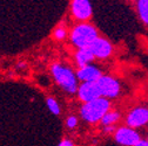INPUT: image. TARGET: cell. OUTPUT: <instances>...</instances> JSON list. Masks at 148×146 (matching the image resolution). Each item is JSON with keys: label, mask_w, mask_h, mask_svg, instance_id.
Wrapping results in <instances>:
<instances>
[{"label": "cell", "mask_w": 148, "mask_h": 146, "mask_svg": "<svg viewBox=\"0 0 148 146\" xmlns=\"http://www.w3.org/2000/svg\"><path fill=\"white\" fill-rule=\"evenodd\" d=\"M25 66H26V64H25L24 62H19V63H18V64H16V67H18V68H24Z\"/></svg>", "instance_id": "obj_20"}, {"label": "cell", "mask_w": 148, "mask_h": 146, "mask_svg": "<svg viewBox=\"0 0 148 146\" xmlns=\"http://www.w3.org/2000/svg\"><path fill=\"white\" fill-rule=\"evenodd\" d=\"M71 14L77 21L87 22L93 15V7L88 0H73L71 1Z\"/></svg>", "instance_id": "obj_7"}, {"label": "cell", "mask_w": 148, "mask_h": 146, "mask_svg": "<svg viewBox=\"0 0 148 146\" xmlns=\"http://www.w3.org/2000/svg\"><path fill=\"white\" fill-rule=\"evenodd\" d=\"M114 140L121 146H136L141 140L140 133L127 125L116 127L114 131Z\"/></svg>", "instance_id": "obj_5"}, {"label": "cell", "mask_w": 148, "mask_h": 146, "mask_svg": "<svg viewBox=\"0 0 148 146\" xmlns=\"http://www.w3.org/2000/svg\"><path fill=\"white\" fill-rule=\"evenodd\" d=\"M99 38V32L95 26L89 22H79L69 33V40L78 49L88 48Z\"/></svg>", "instance_id": "obj_3"}, {"label": "cell", "mask_w": 148, "mask_h": 146, "mask_svg": "<svg viewBox=\"0 0 148 146\" xmlns=\"http://www.w3.org/2000/svg\"><path fill=\"white\" fill-rule=\"evenodd\" d=\"M135 8L141 22L148 26V0H138L135 3Z\"/></svg>", "instance_id": "obj_12"}, {"label": "cell", "mask_w": 148, "mask_h": 146, "mask_svg": "<svg viewBox=\"0 0 148 146\" xmlns=\"http://www.w3.org/2000/svg\"><path fill=\"white\" fill-rule=\"evenodd\" d=\"M97 83L100 89L101 97L106 99H115L121 94V84L119 80L114 78L113 76L103 75Z\"/></svg>", "instance_id": "obj_4"}, {"label": "cell", "mask_w": 148, "mask_h": 146, "mask_svg": "<svg viewBox=\"0 0 148 146\" xmlns=\"http://www.w3.org/2000/svg\"><path fill=\"white\" fill-rule=\"evenodd\" d=\"M78 98L82 103H88L94 99H98L101 97L100 89L98 87V83H80L78 91H77Z\"/></svg>", "instance_id": "obj_10"}, {"label": "cell", "mask_w": 148, "mask_h": 146, "mask_svg": "<svg viewBox=\"0 0 148 146\" xmlns=\"http://www.w3.org/2000/svg\"><path fill=\"white\" fill-rule=\"evenodd\" d=\"M89 50L93 54V56L98 60H106L112 56L113 54V45L106 38H99L92 43L89 47Z\"/></svg>", "instance_id": "obj_8"}, {"label": "cell", "mask_w": 148, "mask_h": 146, "mask_svg": "<svg viewBox=\"0 0 148 146\" xmlns=\"http://www.w3.org/2000/svg\"><path fill=\"white\" fill-rule=\"evenodd\" d=\"M58 146H75V145H74L73 140H71V139H68V138H65V139H62V140L58 144Z\"/></svg>", "instance_id": "obj_17"}, {"label": "cell", "mask_w": 148, "mask_h": 146, "mask_svg": "<svg viewBox=\"0 0 148 146\" xmlns=\"http://www.w3.org/2000/svg\"><path fill=\"white\" fill-rule=\"evenodd\" d=\"M75 74L78 81L81 83H95L103 76L102 70L94 64H88L86 67L79 68Z\"/></svg>", "instance_id": "obj_9"}, {"label": "cell", "mask_w": 148, "mask_h": 146, "mask_svg": "<svg viewBox=\"0 0 148 146\" xmlns=\"http://www.w3.org/2000/svg\"><path fill=\"white\" fill-rule=\"evenodd\" d=\"M121 119V114L119 111L115 110H110L109 112H107L105 115V117L101 119L100 124L102 125V127H107V126H115V124Z\"/></svg>", "instance_id": "obj_13"}, {"label": "cell", "mask_w": 148, "mask_h": 146, "mask_svg": "<svg viewBox=\"0 0 148 146\" xmlns=\"http://www.w3.org/2000/svg\"><path fill=\"white\" fill-rule=\"evenodd\" d=\"M46 104H47V107H48V110L51 111V114H53L54 116H59L61 114L60 104L54 97H47L46 98Z\"/></svg>", "instance_id": "obj_14"}, {"label": "cell", "mask_w": 148, "mask_h": 146, "mask_svg": "<svg viewBox=\"0 0 148 146\" xmlns=\"http://www.w3.org/2000/svg\"><path fill=\"white\" fill-rule=\"evenodd\" d=\"M95 60V57L93 56V54L89 50V48H82V49H78L75 51V55H74V61H75V64L79 68L86 67L88 64H92Z\"/></svg>", "instance_id": "obj_11"}, {"label": "cell", "mask_w": 148, "mask_h": 146, "mask_svg": "<svg viewBox=\"0 0 148 146\" xmlns=\"http://www.w3.org/2000/svg\"><path fill=\"white\" fill-rule=\"evenodd\" d=\"M67 35H68V32H67V28L65 27V25H58L57 27H55L53 29V38L54 40H57V41H62L67 38Z\"/></svg>", "instance_id": "obj_15"}, {"label": "cell", "mask_w": 148, "mask_h": 146, "mask_svg": "<svg viewBox=\"0 0 148 146\" xmlns=\"http://www.w3.org/2000/svg\"><path fill=\"white\" fill-rule=\"evenodd\" d=\"M116 130L115 126H107V127H103V132L105 133H112Z\"/></svg>", "instance_id": "obj_18"}, {"label": "cell", "mask_w": 148, "mask_h": 146, "mask_svg": "<svg viewBox=\"0 0 148 146\" xmlns=\"http://www.w3.org/2000/svg\"><path fill=\"white\" fill-rule=\"evenodd\" d=\"M146 141H147V143H148V137H147V139H146Z\"/></svg>", "instance_id": "obj_21"}, {"label": "cell", "mask_w": 148, "mask_h": 146, "mask_svg": "<svg viewBox=\"0 0 148 146\" xmlns=\"http://www.w3.org/2000/svg\"><path fill=\"white\" fill-rule=\"evenodd\" d=\"M136 146H148V143L146 141V139H145V140L142 139V140H141V141H140V143H139Z\"/></svg>", "instance_id": "obj_19"}, {"label": "cell", "mask_w": 148, "mask_h": 146, "mask_svg": "<svg viewBox=\"0 0 148 146\" xmlns=\"http://www.w3.org/2000/svg\"><path fill=\"white\" fill-rule=\"evenodd\" d=\"M51 74L61 90L66 94L74 95L77 94L79 88V81L77 74L69 67L62 63H53L51 66Z\"/></svg>", "instance_id": "obj_1"}, {"label": "cell", "mask_w": 148, "mask_h": 146, "mask_svg": "<svg viewBox=\"0 0 148 146\" xmlns=\"http://www.w3.org/2000/svg\"><path fill=\"white\" fill-rule=\"evenodd\" d=\"M112 110V103L109 99L100 97L88 103H82L79 110L81 119L88 124L100 123L107 112Z\"/></svg>", "instance_id": "obj_2"}, {"label": "cell", "mask_w": 148, "mask_h": 146, "mask_svg": "<svg viewBox=\"0 0 148 146\" xmlns=\"http://www.w3.org/2000/svg\"><path fill=\"white\" fill-rule=\"evenodd\" d=\"M126 125L132 129H141L148 125V107L143 105H138L133 107L131 111L126 115L125 118Z\"/></svg>", "instance_id": "obj_6"}, {"label": "cell", "mask_w": 148, "mask_h": 146, "mask_svg": "<svg viewBox=\"0 0 148 146\" xmlns=\"http://www.w3.org/2000/svg\"><path fill=\"white\" fill-rule=\"evenodd\" d=\"M66 127L69 130H74V129H77L78 125H79V118L77 116H74V115H71L66 118Z\"/></svg>", "instance_id": "obj_16"}]
</instances>
